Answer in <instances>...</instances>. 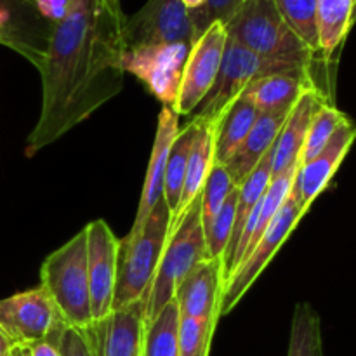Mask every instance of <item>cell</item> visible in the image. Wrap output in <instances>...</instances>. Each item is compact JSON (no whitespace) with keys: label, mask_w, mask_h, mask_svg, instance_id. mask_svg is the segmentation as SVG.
<instances>
[{"label":"cell","mask_w":356,"mask_h":356,"mask_svg":"<svg viewBox=\"0 0 356 356\" xmlns=\"http://www.w3.org/2000/svg\"><path fill=\"white\" fill-rule=\"evenodd\" d=\"M21 52L42 79V110L24 146L26 156L58 141L124 89L122 23L97 0H70L66 16L52 23L44 51Z\"/></svg>","instance_id":"1"},{"label":"cell","mask_w":356,"mask_h":356,"mask_svg":"<svg viewBox=\"0 0 356 356\" xmlns=\"http://www.w3.org/2000/svg\"><path fill=\"white\" fill-rule=\"evenodd\" d=\"M228 38L268 59L312 68L316 54L291 30L275 0H245L226 24Z\"/></svg>","instance_id":"2"},{"label":"cell","mask_w":356,"mask_h":356,"mask_svg":"<svg viewBox=\"0 0 356 356\" xmlns=\"http://www.w3.org/2000/svg\"><path fill=\"white\" fill-rule=\"evenodd\" d=\"M209 259L202 225V193L191 202L177 225L169 228L165 247L146 296V322L155 318L174 299L177 285L202 261Z\"/></svg>","instance_id":"3"},{"label":"cell","mask_w":356,"mask_h":356,"mask_svg":"<svg viewBox=\"0 0 356 356\" xmlns=\"http://www.w3.org/2000/svg\"><path fill=\"white\" fill-rule=\"evenodd\" d=\"M40 287L51 296L66 327L83 332L94 329L83 229L45 257L40 268Z\"/></svg>","instance_id":"4"},{"label":"cell","mask_w":356,"mask_h":356,"mask_svg":"<svg viewBox=\"0 0 356 356\" xmlns=\"http://www.w3.org/2000/svg\"><path fill=\"white\" fill-rule=\"evenodd\" d=\"M169 226L170 211L162 198L149 214L143 232L134 238L125 236L120 240L113 309L139 299L146 301L149 285L165 247Z\"/></svg>","instance_id":"5"},{"label":"cell","mask_w":356,"mask_h":356,"mask_svg":"<svg viewBox=\"0 0 356 356\" xmlns=\"http://www.w3.org/2000/svg\"><path fill=\"white\" fill-rule=\"evenodd\" d=\"M296 70L312 68L263 58V56L256 54V52L249 51V49L242 47L235 40L228 38L218 79H216L214 86L209 90L207 96L204 97V101L193 111L191 120L216 127L226 108L250 86V82L261 79V76L296 72Z\"/></svg>","instance_id":"6"},{"label":"cell","mask_w":356,"mask_h":356,"mask_svg":"<svg viewBox=\"0 0 356 356\" xmlns=\"http://www.w3.org/2000/svg\"><path fill=\"white\" fill-rule=\"evenodd\" d=\"M306 212L308 211L302 207L299 198L291 190L289 197L282 204L280 211L277 212L273 221L270 222L268 229L264 232L263 238L257 242L252 252L240 263V266L233 271L232 277L228 278V282L222 287L219 316L228 315L238 305L240 299L247 294V291L252 287L254 282L259 278V275L266 270L270 261L277 256L280 247L287 242L291 233L294 232L296 226L299 225V221H301Z\"/></svg>","instance_id":"7"},{"label":"cell","mask_w":356,"mask_h":356,"mask_svg":"<svg viewBox=\"0 0 356 356\" xmlns=\"http://www.w3.org/2000/svg\"><path fill=\"white\" fill-rule=\"evenodd\" d=\"M193 42L190 14L181 0H148L122 23L124 51L145 45H193Z\"/></svg>","instance_id":"8"},{"label":"cell","mask_w":356,"mask_h":356,"mask_svg":"<svg viewBox=\"0 0 356 356\" xmlns=\"http://www.w3.org/2000/svg\"><path fill=\"white\" fill-rule=\"evenodd\" d=\"M190 47L188 44H165L125 49L122 66L125 72L138 76L163 106H172L179 92Z\"/></svg>","instance_id":"9"},{"label":"cell","mask_w":356,"mask_h":356,"mask_svg":"<svg viewBox=\"0 0 356 356\" xmlns=\"http://www.w3.org/2000/svg\"><path fill=\"white\" fill-rule=\"evenodd\" d=\"M0 327L14 344L30 346L66 327L44 287L30 289L0 301Z\"/></svg>","instance_id":"10"},{"label":"cell","mask_w":356,"mask_h":356,"mask_svg":"<svg viewBox=\"0 0 356 356\" xmlns=\"http://www.w3.org/2000/svg\"><path fill=\"white\" fill-rule=\"evenodd\" d=\"M226 40L228 33L225 24L214 23L193 42L184 65L179 92L170 106L177 115H193L198 104L212 89L221 68Z\"/></svg>","instance_id":"11"},{"label":"cell","mask_w":356,"mask_h":356,"mask_svg":"<svg viewBox=\"0 0 356 356\" xmlns=\"http://www.w3.org/2000/svg\"><path fill=\"white\" fill-rule=\"evenodd\" d=\"M87 240V277L94 327L101 325L113 309L117 287L118 247L120 240L103 221L89 222L83 228Z\"/></svg>","instance_id":"12"},{"label":"cell","mask_w":356,"mask_h":356,"mask_svg":"<svg viewBox=\"0 0 356 356\" xmlns=\"http://www.w3.org/2000/svg\"><path fill=\"white\" fill-rule=\"evenodd\" d=\"M356 139V124L350 117L337 127L325 148L312 159L309 162L299 165L296 174L292 191L299 198L302 207L309 211L313 202L320 197L334 174L337 172L339 165L343 163L344 156L348 155L350 148Z\"/></svg>","instance_id":"13"},{"label":"cell","mask_w":356,"mask_h":356,"mask_svg":"<svg viewBox=\"0 0 356 356\" xmlns=\"http://www.w3.org/2000/svg\"><path fill=\"white\" fill-rule=\"evenodd\" d=\"M222 287V259H205L197 264L177 285L174 294L181 318L219 322Z\"/></svg>","instance_id":"14"},{"label":"cell","mask_w":356,"mask_h":356,"mask_svg":"<svg viewBox=\"0 0 356 356\" xmlns=\"http://www.w3.org/2000/svg\"><path fill=\"white\" fill-rule=\"evenodd\" d=\"M177 132H179V115L170 106H163L159 115L155 143H153L152 156H149L148 170H146L145 186L141 191V200H139L138 212H136L134 225L127 235L129 238H134L143 232L155 205L163 198L167 159H169L170 146H172Z\"/></svg>","instance_id":"15"},{"label":"cell","mask_w":356,"mask_h":356,"mask_svg":"<svg viewBox=\"0 0 356 356\" xmlns=\"http://www.w3.org/2000/svg\"><path fill=\"white\" fill-rule=\"evenodd\" d=\"M327 103H329L327 96L318 87L306 90L299 97L271 148V177L301 163L302 146H305L313 117Z\"/></svg>","instance_id":"16"},{"label":"cell","mask_w":356,"mask_h":356,"mask_svg":"<svg viewBox=\"0 0 356 356\" xmlns=\"http://www.w3.org/2000/svg\"><path fill=\"white\" fill-rule=\"evenodd\" d=\"M145 299L111 309L101 325L94 327L99 356H141L146 325Z\"/></svg>","instance_id":"17"},{"label":"cell","mask_w":356,"mask_h":356,"mask_svg":"<svg viewBox=\"0 0 356 356\" xmlns=\"http://www.w3.org/2000/svg\"><path fill=\"white\" fill-rule=\"evenodd\" d=\"M313 87L316 83L312 70H296L256 79L242 94L256 104L259 113H289L299 97Z\"/></svg>","instance_id":"18"},{"label":"cell","mask_w":356,"mask_h":356,"mask_svg":"<svg viewBox=\"0 0 356 356\" xmlns=\"http://www.w3.org/2000/svg\"><path fill=\"white\" fill-rule=\"evenodd\" d=\"M291 113V111H289ZM289 113H259L256 124L250 129L247 138L236 149L235 155L225 163L226 170L232 176L233 183L238 186L250 172L257 167V163L271 152Z\"/></svg>","instance_id":"19"},{"label":"cell","mask_w":356,"mask_h":356,"mask_svg":"<svg viewBox=\"0 0 356 356\" xmlns=\"http://www.w3.org/2000/svg\"><path fill=\"white\" fill-rule=\"evenodd\" d=\"M271 181V152L257 163L256 169L238 184V198H236V212H235V222H233V232L229 236L228 249H226L225 256H222V275H225V284L228 280L229 273H232L233 259H235L236 249L240 245L243 232H245L247 221H249L250 214L261 198L266 193L268 186Z\"/></svg>","instance_id":"20"},{"label":"cell","mask_w":356,"mask_h":356,"mask_svg":"<svg viewBox=\"0 0 356 356\" xmlns=\"http://www.w3.org/2000/svg\"><path fill=\"white\" fill-rule=\"evenodd\" d=\"M257 117H259V110L256 104L249 99L247 96L240 94L232 104L225 110L221 115L219 122L214 127V159L216 163L225 165L240 145L250 129L256 124Z\"/></svg>","instance_id":"21"},{"label":"cell","mask_w":356,"mask_h":356,"mask_svg":"<svg viewBox=\"0 0 356 356\" xmlns=\"http://www.w3.org/2000/svg\"><path fill=\"white\" fill-rule=\"evenodd\" d=\"M216 163L214 159V127L211 125L200 124L198 127V134L193 141V148H191L190 159H188L186 176H184L183 191H181L179 204H177L176 212L170 218V226L179 222L184 212L191 205V202L202 193L205 179H207L209 172H211L212 165Z\"/></svg>","instance_id":"22"},{"label":"cell","mask_w":356,"mask_h":356,"mask_svg":"<svg viewBox=\"0 0 356 356\" xmlns=\"http://www.w3.org/2000/svg\"><path fill=\"white\" fill-rule=\"evenodd\" d=\"M355 0H316L320 54L329 59L353 26Z\"/></svg>","instance_id":"23"},{"label":"cell","mask_w":356,"mask_h":356,"mask_svg":"<svg viewBox=\"0 0 356 356\" xmlns=\"http://www.w3.org/2000/svg\"><path fill=\"white\" fill-rule=\"evenodd\" d=\"M198 127H200L198 122H188L183 129H179L172 146H170L165 169V184H163V200H165L167 207H169L170 218H172V214L177 209V204H179L184 176H186L188 159H190L193 141L198 134Z\"/></svg>","instance_id":"24"},{"label":"cell","mask_w":356,"mask_h":356,"mask_svg":"<svg viewBox=\"0 0 356 356\" xmlns=\"http://www.w3.org/2000/svg\"><path fill=\"white\" fill-rule=\"evenodd\" d=\"M181 315L170 301L153 320L146 322L141 356H179Z\"/></svg>","instance_id":"25"},{"label":"cell","mask_w":356,"mask_h":356,"mask_svg":"<svg viewBox=\"0 0 356 356\" xmlns=\"http://www.w3.org/2000/svg\"><path fill=\"white\" fill-rule=\"evenodd\" d=\"M287 356H323L322 323L309 302L296 305Z\"/></svg>","instance_id":"26"},{"label":"cell","mask_w":356,"mask_h":356,"mask_svg":"<svg viewBox=\"0 0 356 356\" xmlns=\"http://www.w3.org/2000/svg\"><path fill=\"white\" fill-rule=\"evenodd\" d=\"M285 23L315 52L320 54L318 23H316V0H275Z\"/></svg>","instance_id":"27"},{"label":"cell","mask_w":356,"mask_h":356,"mask_svg":"<svg viewBox=\"0 0 356 356\" xmlns=\"http://www.w3.org/2000/svg\"><path fill=\"white\" fill-rule=\"evenodd\" d=\"M346 118L348 115H344L343 111L337 110V108L332 106L330 103L323 104V106L316 111L315 117H313L312 120V125H309L305 146H302L301 165L309 162L312 159H315V156L325 148L327 143H329L330 138L334 136V132L337 131V127H339Z\"/></svg>","instance_id":"28"},{"label":"cell","mask_w":356,"mask_h":356,"mask_svg":"<svg viewBox=\"0 0 356 356\" xmlns=\"http://www.w3.org/2000/svg\"><path fill=\"white\" fill-rule=\"evenodd\" d=\"M236 198H238V186L229 193V197L226 198L222 207L214 216L211 225L204 228L209 259H222L226 249H228L229 236H232L233 232V222H235Z\"/></svg>","instance_id":"29"},{"label":"cell","mask_w":356,"mask_h":356,"mask_svg":"<svg viewBox=\"0 0 356 356\" xmlns=\"http://www.w3.org/2000/svg\"><path fill=\"white\" fill-rule=\"evenodd\" d=\"M236 184L233 183L232 176L221 163H214L205 179L204 188H202V225L207 228L214 216L218 214L219 209L229 197Z\"/></svg>","instance_id":"30"},{"label":"cell","mask_w":356,"mask_h":356,"mask_svg":"<svg viewBox=\"0 0 356 356\" xmlns=\"http://www.w3.org/2000/svg\"><path fill=\"white\" fill-rule=\"evenodd\" d=\"M245 0H205L197 9L188 10L195 40L200 38L214 23L228 24Z\"/></svg>","instance_id":"31"},{"label":"cell","mask_w":356,"mask_h":356,"mask_svg":"<svg viewBox=\"0 0 356 356\" xmlns=\"http://www.w3.org/2000/svg\"><path fill=\"white\" fill-rule=\"evenodd\" d=\"M218 322L181 318L179 356H209Z\"/></svg>","instance_id":"32"},{"label":"cell","mask_w":356,"mask_h":356,"mask_svg":"<svg viewBox=\"0 0 356 356\" xmlns=\"http://www.w3.org/2000/svg\"><path fill=\"white\" fill-rule=\"evenodd\" d=\"M59 351H61V356H99L94 329L83 332V330L66 327L59 339Z\"/></svg>","instance_id":"33"},{"label":"cell","mask_w":356,"mask_h":356,"mask_svg":"<svg viewBox=\"0 0 356 356\" xmlns=\"http://www.w3.org/2000/svg\"><path fill=\"white\" fill-rule=\"evenodd\" d=\"M63 330L45 337V339L38 341V343H33L30 344V346H26L28 356H61V351H59V339H61Z\"/></svg>","instance_id":"34"},{"label":"cell","mask_w":356,"mask_h":356,"mask_svg":"<svg viewBox=\"0 0 356 356\" xmlns=\"http://www.w3.org/2000/svg\"><path fill=\"white\" fill-rule=\"evenodd\" d=\"M38 13L52 23L63 19L70 9V0H37Z\"/></svg>","instance_id":"35"},{"label":"cell","mask_w":356,"mask_h":356,"mask_svg":"<svg viewBox=\"0 0 356 356\" xmlns=\"http://www.w3.org/2000/svg\"><path fill=\"white\" fill-rule=\"evenodd\" d=\"M97 3H99L101 9H103L104 13L110 14L113 19H117L118 23H124L125 16H124V13H122L120 0H97Z\"/></svg>","instance_id":"36"},{"label":"cell","mask_w":356,"mask_h":356,"mask_svg":"<svg viewBox=\"0 0 356 356\" xmlns=\"http://www.w3.org/2000/svg\"><path fill=\"white\" fill-rule=\"evenodd\" d=\"M13 348H14L13 339H10V337L3 332L2 327H0V356H9Z\"/></svg>","instance_id":"37"},{"label":"cell","mask_w":356,"mask_h":356,"mask_svg":"<svg viewBox=\"0 0 356 356\" xmlns=\"http://www.w3.org/2000/svg\"><path fill=\"white\" fill-rule=\"evenodd\" d=\"M9 356H28L26 346H21V344H14V348L10 350Z\"/></svg>","instance_id":"38"},{"label":"cell","mask_w":356,"mask_h":356,"mask_svg":"<svg viewBox=\"0 0 356 356\" xmlns=\"http://www.w3.org/2000/svg\"><path fill=\"white\" fill-rule=\"evenodd\" d=\"M181 2L184 3V7H186L188 10H191V9H197V7H200L205 0H181Z\"/></svg>","instance_id":"39"},{"label":"cell","mask_w":356,"mask_h":356,"mask_svg":"<svg viewBox=\"0 0 356 356\" xmlns=\"http://www.w3.org/2000/svg\"><path fill=\"white\" fill-rule=\"evenodd\" d=\"M7 19H9V14H7L6 9H2V7H0V31H2V28L6 26Z\"/></svg>","instance_id":"40"},{"label":"cell","mask_w":356,"mask_h":356,"mask_svg":"<svg viewBox=\"0 0 356 356\" xmlns=\"http://www.w3.org/2000/svg\"><path fill=\"white\" fill-rule=\"evenodd\" d=\"M355 21H356V0H355V7H353V24H355Z\"/></svg>","instance_id":"41"}]
</instances>
